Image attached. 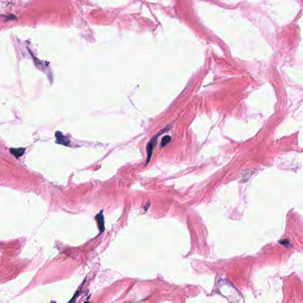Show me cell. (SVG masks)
<instances>
[{"instance_id":"cell-3","label":"cell","mask_w":303,"mask_h":303,"mask_svg":"<svg viewBox=\"0 0 303 303\" xmlns=\"http://www.w3.org/2000/svg\"><path fill=\"white\" fill-rule=\"evenodd\" d=\"M95 219H96V220H97L98 225V227H99L100 232L102 233V232L104 231V229H105V227H104V219L103 214H102V211H101V212L98 213V214L96 215Z\"/></svg>"},{"instance_id":"cell-5","label":"cell","mask_w":303,"mask_h":303,"mask_svg":"<svg viewBox=\"0 0 303 303\" xmlns=\"http://www.w3.org/2000/svg\"><path fill=\"white\" fill-rule=\"evenodd\" d=\"M170 140H171V137L169 136H165L162 138V140L161 141V145L162 146H165L166 144H168L170 142Z\"/></svg>"},{"instance_id":"cell-2","label":"cell","mask_w":303,"mask_h":303,"mask_svg":"<svg viewBox=\"0 0 303 303\" xmlns=\"http://www.w3.org/2000/svg\"><path fill=\"white\" fill-rule=\"evenodd\" d=\"M55 137L56 138V142L57 143L62 144L68 146L69 141L67 137L63 135V134L60 131H56L55 133Z\"/></svg>"},{"instance_id":"cell-1","label":"cell","mask_w":303,"mask_h":303,"mask_svg":"<svg viewBox=\"0 0 303 303\" xmlns=\"http://www.w3.org/2000/svg\"><path fill=\"white\" fill-rule=\"evenodd\" d=\"M166 129H165V130H163V131L162 132H161L159 134H157V136H155V137H153V138L152 139L150 142H149V143L148 144V146H147V163H148V162L150 161V159L151 158V156H152V153H153V148H154L155 145L156 144V140H157V137L159 136L161 134L163 133H164L165 131L166 130Z\"/></svg>"},{"instance_id":"cell-4","label":"cell","mask_w":303,"mask_h":303,"mask_svg":"<svg viewBox=\"0 0 303 303\" xmlns=\"http://www.w3.org/2000/svg\"><path fill=\"white\" fill-rule=\"evenodd\" d=\"M25 152L24 148H11L10 149V152L16 158H18L24 154Z\"/></svg>"}]
</instances>
